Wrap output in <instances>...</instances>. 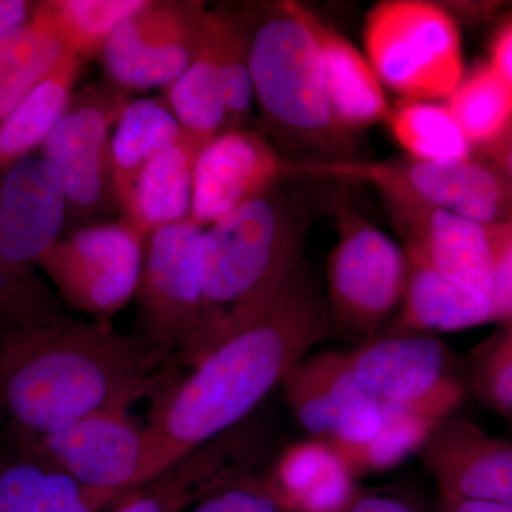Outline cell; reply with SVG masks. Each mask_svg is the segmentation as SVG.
<instances>
[{"label": "cell", "instance_id": "1", "mask_svg": "<svg viewBox=\"0 0 512 512\" xmlns=\"http://www.w3.org/2000/svg\"><path fill=\"white\" fill-rule=\"evenodd\" d=\"M174 370L138 333L74 318L36 276L0 293V423L8 444L99 410L130 409Z\"/></svg>", "mask_w": 512, "mask_h": 512}, {"label": "cell", "instance_id": "2", "mask_svg": "<svg viewBox=\"0 0 512 512\" xmlns=\"http://www.w3.org/2000/svg\"><path fill=\"white\" fill-rule=\"evenodd\" d=\"M332 333L325 292L306 264L258 318L188 372L174 370L158 384L147 424L190 454L241 426L309 349Z\"/></svg>", "mask_w": 512, "mask_h": 512}, {"label": "cell", "instance_id": "3", "mask_svg": "<svg viewBox=\"0 0 512 512\" xmlns=\"http://www.w3.org/2000/svg\"><path fill=\"white\" fill-rule=\"evenodd\" d=\"M289 180L202 232L195 255L205 302L198 362L258 318L308 264L311 214Z\"/></svg>", "mask_w": 512, "mask_h": 512}, {"label": "cell", "instance_id": "4", "mask_svg": "<svg viewBox=\"0 0 512 512\" xmlns=\"http://www.w3.org/2000/svg\"><path fill=\"white\" fill-rule=\"evenodd\" d=\"M248 37L249 70L262 120L293 160L353 161L352 136L330 106L315 33L292 0L237 6Z\"/></svg>", "mask_w": 512, "mask_h": 512}, {"label": "cell", "instance_id": "5", "mask_svg": "<svg viewBox=\"0 0 512 512\" xmlns=\"http://www.w3.org/2000/svg\"><path fill=\"white\" fill-rule=\"evenodd\" d=\"M292 177H325L372 185L382 197L417 202L483 225L512 224V183L485 158L430 163L409 156L373 161H299Z\"/></svg>", "mask_w": 512, "mask_h": 512}, {"label": "cell", "instance_id": "6", "mask_svg": "<svg viewBox=\"0 0 512 512\" xmlns=\"http://www.w3.org/2000/svg\"><path fill=\"white\" fill-rule=\"evenodd\" d=\"M365 49L380 83L403 100L448 99L463 80L456 22L437 3H377L366 18Z\"/></svg>", "mask_w": 512, "mask_h": 512}, {"label": "cell", "instance_id": "7", "mask_svg": "<svg viewBox=\"0 0 512 512\" xmlns=\"http://www.w3.org/2000/svg\"><path fill=\"white\" fill-rule=\"evenodd\" d=\"M8 446L33 451L92 490L131 494L183 460L184 451L124 407L99 410L72 426Z\"/></svg>", "mask_w": 512, "mask_h": 512}, {"label": "cell", "instance_id": "8", "mask_svg": "<svg viewBox=\"0 0 512 512\" xmlns=\"http://www.w3.org/2000/svg\"><path fill=\"white\" fill-rule=\"evenodd\" d=\"M114 84H89L73 94L66 113L43 144V160L66 202V229L120 214L111 171V130L130 103Z\"/></svg>", "mask_w": 512, "mask_h": 512}, {"label": "cell", "instance_id": "9", "mask_svg": "<svg viewBox=\"0 0 512 512\" xmlns=\"http://www.w3.org/2000/svg\"><path fill=\"white\" fill-rule=\"evenodd\" d=\"M202 232L191 218L154 231L146 241L134 296L138 335L177 369L198 362L204 340V293L195 261Z\"/></svg>", "mask_w": 512, "mask_h": 512}, {"label": "cell", "instance_id": "10", "mask_svg": "<svg viewBox=\"0 0 512 512\" xmlns=\"http://www.w3.org/2000/svg\"><path fill=\"white\" fill-rule=\"evenodd\" d=\"M407 281L404 249L356 212L340 210L338 241L326 269V302L333 332L360 343L403 301Z\"/></svg>", "mask_w": 512, "mask_h": 512}, {"label": "cell", "instance_id": "11", "mask_svg": "<svg viewBox=\"0 0 512 512\" xmlns=\"http://www.w3.org/2000/svg\"><path fill=\"white\" fill-rule=\"evenodd\" d=\"M146 239L126 221H104L64 232L37 268L55 286L60 301L99 322L136 296Z\"/></svg>", "mask_w": 512, "mask_h": 512}, {"label": "cell", "instance_id": "12", "mask_svg": "<svg viewBox=\"0 0 512 512\" xmlns=\"http://www.w3.org/2000/svg\"><path fill=\"white\" fill-rule=\"evenodd\" d=\"M345 357L360 386L384 406L437 423L463 403L466 389L450 352L430 333L375 336Z\"/></svg>", "mask_w": 512, "mask_h": 512}, {"label": "cell", "instance_id": "13", "mask_svg": "<svg viewBox=\"0 0 512 512\" xmlns=\"http://www.w3.org/2000/svg\"><path fill=\"white\" fill-rule=\"evenodd\" d=\"M207 15L200 0H147L101 53L109 83L126 92L168 89L200 55Z\"/></svg>", "mask_w": 512, "mask_h": 512}, {"label": "cell", "instance_id": "14", "mask_svg": "<svg viewBox=\"0 0 512 512\" xmlns=\"http://www.w3.org/2000/svg\"><path fill=\"white\" fill-rule=\"evenodd\" d=\"M282 384L308 439L329 444L348 466L382 427L384 406L357 382L345 352L305 357Z\"/></svg>", "mask_w": 512, "mask_h": 512}, {"label": "cell", "instance_id": "15", "mask_svg": "<svg viewBox=\"0 0 512 512\" xmlns=\"http://www.w3.org/2000/svg\"><path fill=\"white\" fill-rule=\"evenodd\" d=\"M66 229V202L42 157L0 170V293L35 276Z\"/></svg>", "mask_w": 512, "mask_h": 512}, {"label": "cell", "instance_id": "16", "mask_svg": "<svg viewBox=\"0 0 512 512\" xmlns=\"http://www.w3.org/2000/svg\"><path fill=\"white\" fill-rule=\"evenodd\" d=\"M288 178L291 158L264 133L249 127L224 131L198 156L190 218L208 228Z\"/></svg>", "mask_w": 512, "mask_h": 512}, {"label": "cell", "instance_id": "17", "mask_svg": "<svg viewBox=\"0 0 512 512\" xmlns=\"http://www.w3.org/2000/svg\"><path fill=\"white\" fill-rule=\"evenodd\" d=\"M417 454L439 497L512 505V441L451 416L437 421Z\"/></svg>", "mask_w": 512, "mask_h": 512}, {"label": "cell", "instance_id": "18", "mask_svg": "<svg viewBox=\"0 0 512 512\" xmlns=\"http://www.w3.org/2000/svg\"><path fill=\"white\" fill-rule=\"evenodd\" d=\"M383 200L403 238L404 249L419 255L453 284L488 298L493 275V227L417 202Z\"/></svg>", "mask_w": 512, "mask_h": 512}, {"label": "cell", "instance_id": "19", "mask_svg": "<svg viewBox=\"0 0 512 512\" xmlns=\"http://www.w3.org/2000/svg\"><path fill=\"white\" fill-rule=\"evenodd\" d=\"M241 426L191 451L165 473L124 497L109 512H185L235 474L247 471L256 440Z\"/></svg>", "mask_w": 512, "mask_h": 512}, {"label": "cell", "instance_id": "20", "mask_svg": "<svg viewBox=\"0 0 512 512\" xmlns=\"http://www.w3.org/2000/svg\"><path fill=\"white\" fill-rule=\"evenodd\" d=\"M127 495L83 487L26 448H0V512H109Z\"/></svg>", "mask_w": 512, "mask_h": 512}, {"label": "cell", "instance_id": "21", "mask_svg": "<svg viewBox=\"0 0 512 512\" xmlns=\"http://www.w3.org/2000/svg\"><path fill=\"white\" fill-rule=\"evenodd\" d=\"M302 13L319 43L330 106L339 126L352 134L386 121L389 103L367 57L311 9L302 5Z\"/></svg>", "mask_w": 512, "mask_h": 512}, {"label": "cell", "instance_id": "22", "mask_svg": "<svg viewBox=\"0 0 512 512\" xmlns=\"http://www.w3.org/2000/svg\"><path fill=\"white\" fill-rule=\"evenodd\" d=\"M204 147L184 133L177 143L151 158L121 207V220L146 241L157 229L188 220L195 164Z\"/></svg>", "mask_w": 512, "mask_h": 512}, {"label": "cell", "instance_id": "23", "mask_svg": "<svg viewBox=\"0 0 512 512\" xmlns=\"http://www.w3.org/2000/svg\"><path fill=\"white\" fill-rule=\"evenodd\" d=\"M266 478L291 512H340L359 488L346 461L313 439L286 448Z\"/></svg>", "mask_w": 512, "mask_h": 512}, {"label": "cell", "instance_id": "24", "mask_svg": "<svg viewBox=\"0 0 512 512\" xmlns=\"http://www.w3.org/2000/svg\"><path fill=\"white\" fill-rule=\"evenodd\" d=\"M407 281L402 311L392 332H454L491 322L487 296L448 281L419 255L404 249Z\"/></svg>", "mask_w": 512, "mask_h": 512}, {"label": "cell", "instance_id": "25", "mask_svg": "<svg viewBox=\"0 0 512 512\" xmlns=\"http://www.w3.org/2000/svg\"><path fill=\"white\" fill-rule=\"evenodd\" d=\"M83 60L64 55L59 63L0 121V170L43 146L66 113Z\"/></svg>", "mask_w": 512, "mask_h": 512}, {"label": "cell", "instance_id": "26", "mask_svg": "<svg viewBox=\"0 0 512 512\" xmlns=\"http://www.w3.org/2000/svg\"><path fill=\"white\" fill-rule=\"evenodd\" d=\"M184 136L165 99L131 100L111 134L110 160L121 207L144 165Z\"/></svg>", "mask_w": 512, "mask_h": 512}, {"label": "cell", "instance_id": "27", "mask_svg": "<svg viewBox=\"0 0 512 512\" xmlns=\"http://www.w3.org/2000/svg\"><path fill=\"white\" fill-rule=\"evenodd\" d=\"M67 55L47 2L25 25L0 39V121Z\"/></svg>", "mask_w": 512, "mask_h": 512}, {"label": "cell", "instance_id": "28", "mask_svg": "<svg viewBox=\"0 0 512 512\" xmlns=\"http://www.w3.org/2000/svg\"><path fill=\"white\" fill-rule=\"evenodd\" d=\"M390 131L407 156L430 163H450L473 156V147L447 104L402 100L387 117Z\"/></svg>", "mask_w": 512, "mask_h": 512}, {"label": "cell", "instance_id": "29", "mask_svg": "<svg viewBox=\"0 0 512 512\" xmlns=\"http://www.w3.org/2000/svg\"><path fill=\"white\" fill-rule=\"evenodd\" d=\"M205 40L220 76L228 130L248 128L255 97L249 70L247 32L237 8L218 6L208 10Z\"/></svg>", "mask_w": 512, "mask_h": 512}, {"label": "cell", "instance_id": "30", "mask_svg": "<svg viewBox=\"0 0 512 512\" xmlns=\"http://www.w3.org/2000/svg\"><path fill=\"white\" fill-rule=\"evenodd\" d=\"M165 101L184 133L204 146L228 130L227 107L220 76L205 35L200 55L168 87Z\"/></svg>", "mask_w": 512, "mask_h": 512}, {"label": "cell", "instance_id": "31", "mask_svg": "<svg viewBox=\"0 0 512 512\" xmlns=\"http://www.w3.org/2000/svg\"><path fill=\"white\" fill-rule=\"evenodd\" d=\"M447 107L473 150L493 143L512 123V92L490 64L461 80Z\"/></svg>", "mask_w": 512, "mask_h": 512}, {"label": "cell", "instance_id": "32", "mask_svg": "<svg viewBox=\"0 0 512 512\" xmlns=\"http://www.w3.org/2000/svg\"><path fill=\"white\" fill-rule=\"evenodd\" d=\"M67 53L80 60L101 55L110 37L147 0H46Z\"/></svg>", "mask_w": 512, "mask_h": 512}, {"label": "cell", "instance_id": "33", "mask_svg": "<svg viewBox=\"0 0 512 512\" xmlns=\"http://www.w3.org/2000/svg\"><path fill=\"white\" fill-rule=\"evenodd\" d=\"M384 406V404H383ZM436 421L421 419L403 410L384 406L382 427L375 437L349 461L355 477L382 473L419 453Z\"/></svg>", "mask_w": 512, "mask_h": 512}, {"label": "cell", "instance_id": "34", "mask_svg": "<svg viewBox=\"0 0 512 512\" xmlns=\"http://www.w3.org/2000/svg\"><path fill=\"white\" fill-rule=\"evenodd\" d=\"M188 512H291L275 493L268 478L247 471L212 488Z\"/></svg>", "mask_w": 512, "mask_h": 512}, {"label": "cell", "instance_id": "35", "mask_svg": "<svg viewBox=\"0 0 512 512\" xmlns=\"http://www.w3.org/2000/svg\"><path fill=\"white\" fill-rule=\"evenodd\" d=\"M474 392L488 407L512 417V340L503 333L483 350L473 379Z\"/></svg>", "mask_w": 512, "mask_h": 512}, {"label": "cell", "instance_id": "36", "mask_svg": "<svg viewBox=\"0 0 512 512\" xmlns=\"http://www.w3.org/2000/svg\"><path fill=\"white\" fill-rule=\"evenodd\" d=\"M493 275L488 293L491 322L507 323L512 320V224L494 225Z\"/></svg>", "mask_w": 512, "mask_h": 512}, {"label": "cell", "instance_id": "37", "mask_svg": "<svg viewBox=\"0 0 512 512\" xmlns=\"http://www.w3.org/2000/svg\"><path fill=\"white\" fill-rule=\"evenodd\" d=\"M340 512H423L403 495L392 491L357 488L352 500Z\"/></svg>", "mask_w": 512, "mask_h": 512}, {"label": "cell", "instance_id": "38", "mask_svg": "<svg viewBox=\"0 0 512 512\" xmlns=\"http://www.w3.org/2000/svg\"><path fill=\"white\" fill-rule=\"evenodd\" d=\"M490 66L512 92V22L495 37Z\"/></svg>", "mask_w": 512, "mask_h": 512}, {"label": "cell", "instance_id": "39", "mask_svg": "<svg viewBox=\"0 0 512 512\" xmlns=\"http://www.w3.org/2000/svg\"><path fill=\"white\" fill-rule=\"evenodd\" d=\"M478 151L481 157L490 161L512 183V123L495 138L493 143Z\"/></svg>", "mask_w": 512, "mask_h": 512}, {"label": "cell", "instance_id": "40", "mask_svg": "<svg viewBox=\"0 0 512 512\" xmlns=\"http://www.w3.org/2000/svg\"><path fill=\"white\" fill-rule=\"evenodd\" d=\"M33 9L35 3L26 0H0V39L25 25Z\"/></svg>", "mask_w": 512, "mask_h": 512}, {"label": "cell", "instance_id": "41", "mask_svg": "<svg viewBox=\"0 0 512 512\" xmlns=\"http://www.w3.org/2000/svg\"><path fill=\"white\" fill-rule=\"evenodd\" d=\"M436 512H512V505L439 497Z\"/></svg>", "mask_w": 512, "mask_h": 512}]
</instances>
